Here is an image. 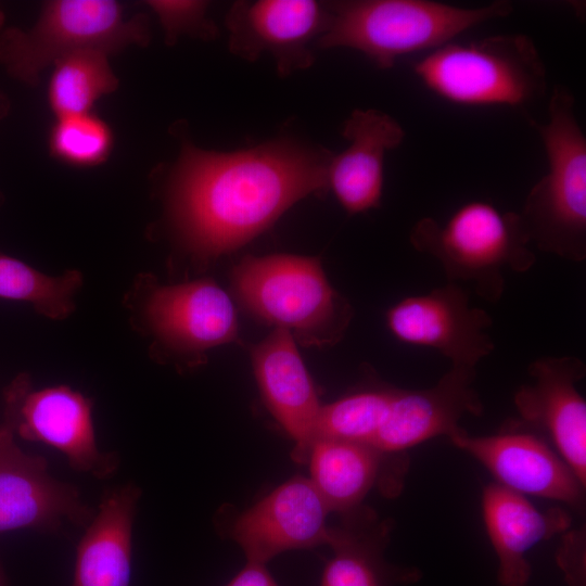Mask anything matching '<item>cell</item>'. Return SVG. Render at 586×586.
I'll return each instance as SVG.
<instances>
[{"mask_svg": "<svg viewBox=\"0 0 586 586\" xmlns=\"http://www.w3.org/2000/svg\"><path fill=\"white\" fill-rule=\"evenodd\" d=\"M226 586H279L266 564L247 561Z\"/></svg>", "mask_w": 586, "mask_h": 586, "instance_id": "obj_29", "label": "cell"}, {"mask_svg": "<svg viewBox=\"0 0 586 586\" xmlns=\"http://www.w3.org/2000/svg\"><path fill=\"white\" fill-rule=\"evenodd\" d=\"M0 586H7L5 575L0 563Z\"/></svg>", "mask_w": 586, "mask_h": 586, "instance_id": "obj_31", "label": "cell"}, {"mask_svg": "<svg viewBox=\"0 0 586 586\" xmlns=\"http://www.w3.org/2000/svg\"><path fill=\"white\" fill-rule=\"evenodd\" d=\"M394 390H365L321 405L313 443L335 440L371 445L385 419Z\"/></svg>", "mask_w": 586, "mask_h": 586, "instance_id": "obj_25", "label": "cell"}, {"mask_svg": "<svg viewBox=\"0 0 586 586\" xmlns=\"http://www.w3.org/2000/svg\"><path fill=\"white\" fill-rule=\"evenodd\" d=\"M150 40L144 15L126 18L113 0H53L41 5L29 29L0 33V63L15 79L36 86L42 72L61 58L95 49L110 55Z\"/></svg>", "mask_w": 586, "mask_h": 586, "instance_id": "obj_7", "label": "cell"}, {"mask_svg": "<svg viewBox=\"0 0 586 586\" xmlns=\"http://www.w3.org/2000/svg\"><path fill=\"white\" fill-rule=\"evenodd\" d=\"M391 455L368 444L318 440L307 460L309 480L329 512L341 514L361 505L382 479Z\"/></svg>", "mask_w": 586, "mask_h": 586, "instance_id": "obj_22", "label": "cell"}, {"mask_svg": "<svg viewBox=\"0 0 586 586\" xmlns=\"http://www.w3.org/2000/svg\"><path fill=\"white\" fill-rule=\"evenodd\" d=\"M482 509L498 559L497 578L501 586H525L532 573L527 552L571 524V518L563 510L537 509L525 496L497 483L485 486Z\"/></svg>", "mask_w": 586, "mask_h": 586, "instance_id": "obj_19", "label": "cell"}, {"mask_svg": "<svg viewBox=\"0 0 586 586\" xmlns=\"http://www.w3.org/2000/svg\"><path fill=\"white\" fill-rule=\"evenodd\" d=\"M342 135L349 143L330 162L329 188L351 214L379 207L385 154L402 144L403 127L382 111L355 110L345 120Z\"/></svg>", "mask_w": 586, "mask_h": 586, "instance_id": "obj_18", "label": "cell"}, {"mask_svg": "<svg viewBox=\"0 0 586 586\" xmlns=\"http://www.w3.org/2000/svg\"><path fill=\"white\" fill-rule=\"evenodd\" d=\"M48 143L58 161L90 167L107 160L114 137L111 127L90 112L55 118Z\"/></svg>", "mask_w": 586, "mask_h": 586, "instance_id": "obj_26", "label": "cell"}, {"mask_svg": "<svg viewBox=\"0 0 586 586\" xmlns=\"http://www.w3.org/2000/svg\"><path fill=\"white\" fill-rule=\"evenodd\" d=\"M81 283L76 270L51 277L0 253V297L29 303L48 318L64 319L75 309L74 295Z\"/></svg>", "mask_w": 586, "mask_h": 586, "instance_id": "obj_24", "label": "cell"}, {"mask_svg": "<svg viewBox=\"0 0 586 586\" xmlns=\"http://www.w3.org/2000/svg\"><path fill=\"white\" fill-rule=\"evenodd\" d=\"M234 292L260 320L305 346L336 344L354 310L329 283L320 260L289 254L246 256L232 271Z\"/></svg>", "mask_w": 586, "mask_h": 586, "instance_id": "obj_6", "label": "cell"}, {"mask_svg": "<svg viewBox=\"0 0 586 586\" xmlns=\"http://www.w3.org/2000/svg\"><path fill=\"white\" fill-rule=\"evenodd\" d=\"M251 357L266 407L295 442L293 460L306 463L321 405L293 335L276 328L252 348Z\"/></svg>", "mask_w": 586, "mask_h": 586, "instance_id": "obj_17", "label": "cell"}, {"mask_svg": "<svg viewBox=\"0 0 586 586\" xmlns=\"http://www.w3.org/2000/svg\"><path fill=\"white\" fill-rule=\"evenodd\" d=\"M93 515L73 484L53 477L44 457L24 453L12 429L0 425V533L56 532L64 522L86 527Z\"/></svg>", "mask_w": 586, "mask_h": 586, "instance_id": "obj_12", "label": "cell"}, {"mask_svg": "<svg viewBox=\"0 0 586 586\" xmlns=\"http://www.w3.org/2000/svg\"><path fill=\"white\" fill-rule=\"evenodd\" d=\"M109 56L104 51L87 49L52 65L48 103L55 118L90 113L98 100L117 89L118 78Z\"/></svg>", "mask_w": 586, "mask_h": 586, "instance_id": "obj_23", "label": "cell"}, {"mask_svg": "<svg viewBox=\"0 0 586 586\" xmlns=\"http://www.w3.org/2000/svg\"><path fill=\"white\" fill-rule=\"evenodd\" d=\"M146 286L139 303L145 329L165 351L188 365L199 364L205 351L238 341V321L229 295L208 279Z\"/></svg>", "mask_w": 586, "mask_h": 586, "instance_id": "obj_10", "label": "cell"}, {"mask_svg": "<svg viewBox=\"0 0 586 586\" xmlns=\"http://www.w3.org/2000/svg\"><path fill=\"white\" fill-rule=\"evenodd\" d=\"M476 368L450 366L431 387L395 388L385 419L371 446L398 454L436 436L448 438L463 429L466 415L480 416L482 400L473 384Z\"/></svg>", "mask_w": 586, "mask_h": 586, "instance_id": "obj_15", "label": "cell"}, {"mask_svg": "<svg viewBox=\"0 0 586 586\" xmlns=\"http://www.w3.org/2000/svg\"><path fill=\"white\" fill-rule=\"evenodd\" d=\"M222 509L216 526L241 547L247 561L266 564L283 551L328 543L330 512L309 477H291L240 513Z\"/></svg>", "mask_w": 586, "mask_h": 586, "instance_id": "obj_9", "label": "cell"}, {"mask_svg": "<svg viewBox=\"0 0 586 586\" xmlns=\"http://www.w3.org/2000/svg\"><path fill=\"white\" fill-rule=\"evenodd\" d=\"M341 523L329 526L328 543L333 556L327 562L320 586H395L417 582L416 569L390 564L384 550L391 523L375 512L358 506L344 513Z\"/></svg>", "mask_w": 586, "mask_h": 586, "instance_id": "obj_20", "label": "cell"}, {"mask_svg": "<svg viewBox=\"0 0 586 586\" xmlns=\"http://www.w3.org/2000/svg\"><path fill=\"white\" fill-rule=\"evenodd\" d=\"M547 157V173L532 187L519 214L531 244L563 259L586 258V137L572 91L555 85L548 120L530 118Z\"/></svg>", "mask_w": 586, "mask_h": 586, "instance_id": "obj_2", "label": "cell"}, {"mask_svg": "<svg viewBox=\"0 0 586 586\" xmlns=\"http://www.w3.org/2000/svg\"><path fill=\"white\" fill-rule=\"evenodd\" d=\"M409 241L441 264L448 282L469 284L491 303L504 293L506 270L525 272L536 262L519 214L485 201L462 204L443 222L419 219Z\"/></svg>", "mask_w": 586, "mask_h": 586, "instance_id": "obj_5", "label": "cell"}, {"mask_svg": "<svg viewBox=\"0 0 586 586\" xmlns=\"http://www.w3.org/2000/svg\"><path fill=\"white\" fill-rule=\"evenodd\" d=\"M333 155L284 140L235 152L184 144L166 192L170 224L196 258H217L254 239L301 199L326 192Z\"/></svg>", "mask_w": 586, "mask_h": 586, "instance_id": "obj_1", "label": "cell"}, {"mask_svg": "<svg viewBox=\"0 0 586 586\" xmlns=\"http://www.w3.org/2000/svg\"><path fill=\"white\" fill-rule=\"evenodd\" d=\"M146 5L157 16L167 44H174L181 36L214 39L218 29L207 16L208 3L194 0H151Z\"/></svg>", "mask_w": 586, "mask_h": 586, "instance_id": "obj_27", "label": "cell"}, {"mask_svg": "<svg viewBox=\"0 0 586 586\" xmlns=\"http://www.w3.org/2000/svg\"><path fill=\"white\" fill-rule=\"evenodd\" d=\"M329 8L330 23L316 44L357 50L382 69L402 56L430 52L513 10L506 0L479 8L429 0H353Z\"/></svg>", "mask_w": 586, "mask_h": 586, "instance_id": "obj_3", "label": "cell"}, {"mask_svg": "<svg viewBox=\"0 0 586 586\" xmlns=\"http://www.w3.org/2000/svg\"><path fill=\"white\" fill-rule=\"evenodd\" d=\"M330 18L329 4L313 0L237 1L226 17L229 48L247 61L267 52L288 75L313 64L310 42L323 35Z\"/></svg>", "mask_w": 586, "mask_h": 586, "instance_id": "obj_13", "label": "cell"}, {"mask_svg": "<svg viewBox=\"0 0 586 586\" xmlns=\"http://www.w3.org/2000/svg\"><path fill=\"white\" fill-rule=\"evenodd\" d=\"M493 319L472 306L462 285L446 283L429 293L407 296L386 311V326L398 341L436 351L451 366L476 365L495 349Z\"/></svg>", "mask_w": 586, "mask_h": 586, "instance_id": "obj_11", "label": "cell"}, {"mask_svg": "<svg viewBox=\"0 0 586 586\" xmlns=\"http://www.w3.org/2000/svg\"><path fill=\"white\" fill-rule=\"evenodd\" d=\"M141 489L126 484L106 491L77 549L72 586H129L132 525Z\"/></svg>", "mask_w": 586, "mask_h": 586, "instance_id": "obj_21", "label": "cell"}, {"mask_svg": "<svg viewBox=\"0 0 586 586\" xmlns=\"http://www.w3.org/2000/svg\"><path fill=\"white\" fill-rule=\"evenodd\" d=\"M563 540L558 562L569 586H586L584 538L572 534Z\"/></svg>", "mask_w": 586, "mask_h": 586, "instance_id": "obj_28", "label": "cell"}, {"mask_svg": "<svg viewBox=\"0 0 586 586\" xmlns=\"http://www.w3.org/2000/svg\"><path fill=\"white\" fill-rule=\"evenodd\" d=\"M412 71L426 90L460 106L526 109L547 92L545 63L523 34L453 40L418 59Z\"/></svg>", "mask_w": 586, "mask_h": 586, "instance_id": "obj_4", "label": "cell"}, {"mask_svg": "<svg viewBox=\"0 0 586 586\" xmlns=\"http://www.w3.org/2000/svg\"><path fill=\"white\" fill-rule=\"evenodd\" d=\"M10 110V101L4 93L0 91V120L3 119Z\"/></svg>", "mask_w": 586, "mask_h": 586, "instance_id": "obj_30", "label": "cell"}, {"mask_svg": "<svg viewBox=\"0 0 586 586\" xmlns=\"http://www.w3.org/2000/svg\"><path fill=\"white\" fill-rule=\"evenodd\" d=\"M527 371L532 381L515 392V408L523 421L548 435L585 486L586 403L576 387L585 364L574 356H546L532 361Z\"/></svg>", "mask_w": 586, "mask_h": 586, "instance_id": "obj_14", "label": "cell"}, {"mask_svg": "<svg viewBox=\"0 0 586 586\" xmlns=\"http://www.w3.org/2000/svg\"><path fill=\"white\" fill-rule=\"evenodd\" d=\"M4 423L14 434L60 450L72 469L110 477L118 455L101 451L92 422V399L66 385L35 391L28 374H18L4 393Z\"/></svg>", "mask_w": 586, "mask_h": 586, "instance_id": "obj_8", "label": "cell"}, {"mask_svg": "<svg viewBox=\"0 0 586 586\" xmlns=\"http://www.w3.org/2000/svg\"><path fill=\"white\" fill-rule=\"evenodd\" d=\"M449 441L482 463L502 487L572 507H581L584 501L585 486L562 458L534 434L472 436L462 430Z\"/></svg>", "mask_w": 586, "mask_h": 586, "instance_id": "obj_16", "label": "cell"}]
</instances>
